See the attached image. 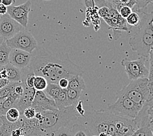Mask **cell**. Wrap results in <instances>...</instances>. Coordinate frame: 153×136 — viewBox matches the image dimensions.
<instances>
[{"label": "cell", "mask_w": 153, "mask_h": 136, "mask_svg": "<svg viewBox=\"0 0 153 136\" xmlns=\"http://www.w3.org/2000/svg\"><path fill=\"white\" fill-rule=\"evenodd\" d=\"M32 54L29 65L35 75L43 77L48 82L58 83L62 78L69 79L84 73L80 66L71 60L67 52H52L37 47Z\"/></svg>", "instance_id": "6da1fadb"}, {"label": "cell", "mask_w": 153, "mask_h": 136, "mask_svg": "<svg viewBox=\"0 0 153 136\" xmlns=\"http://www.w3.org/2000/svg\"><path fill=\"white\" fill-rule=\"evenodd\" d=\"M75 104L55 111L41 112L42 117L40 120L35 118L36 126L41 134L53 133L62 126H68L77 118Z\"/></svg>", "instance_id": "7a4b0ae2"}, {"label": "cell", "mask_w": 153, "mask_h": 136, "mask_svg": "<svg viewBox=\"0 0 153 136\" xmlns=\"http://www.w3.org/2000/svg\"><path fill=\"white\" fill-rule=\"evenodd\" d=\"M129 45L140 56L149 58L153 46V12L142 14L136 32L130 37Z\"/></svg>", "instance_id": "3957f363"}, {"label": "cell", "mask_w": 153, "mask_h": 136, "mask_svg": "<svg viewBox=\"0 0 153 136\" xmlns=\"http://www.w3.org/2000/svg\"><path fill=\"white\" fill-rule=\"evenodd\" d=\"M118 92L124 94L133 102L141 106L153 100V94L148 78L131 81L128 85Z\"/></svg>", "instance_id": "277c9868"}, {"label": "cell", "mask_w": 153, "mask_h": 136, "mask_svg": "<svg viewBox=\"0 0 153 136\" xmlns=\"http://www.w3.org/2000/svg\"><path fill=\"white\" fill-rule=\"evenodd\" d=\"M143 106L133 102L124 94L117 93L116 101L107 107V111L117 116L134 120Z\"/></svg>", "instance_id": "5b68a950"}, {"label": "cell", "mask_w": 153, "mask_h": 136, "mask_svg": "<svg viewBox=\"0 0 153 136\" xmlns=\"http://www.w3.org/2000/svg\"><path fill=\"white\" fill-rule=\"evenodd\" d=\"M85 126L90 136L98 135L101 133L107 134L108 132L111 113L107 110L92 111L85 115Z\"/></svg>", "instance_id": "8992f818"}, {"label": "cell", "mask_w": 153, "mask_h": 136, "mask_svg": "<svg viewBox=\"0 0 153 136\" xmlns=\"http://www.w3.org/2000/svg\"><path fill=\"white\" fill-rule=\"evenodd\" d=\"M147 58L140 56L137 60H131L125 58L121 61V65L125 69L128 79L130 81L142 78H148L149 68L145 65Z\"/></svg>", "instance_id": "52a82bcc"}, {"label": "cell", "mask_w": 153, "mask_h": 136, "mask_svg": "<svg viewBox=\"0 0 153 136\" xmlns=\"http://www.w3.org/2000/svg\"><path fill=\"white\" fill-rule=\"evenodd\" d=\"M5 42L11 48H18L31 54L38 47L37 42L33 35L25 29L5 40Z\"/></svg>", "instance_id": "ba28073f"}, {"label": "cell", "mask_w": 153, "mask_h": 136, "mask_svg": "<svg viewBox=\"0 0 153 136\" xmlns=\"http://www.w3.org/2000/svg\"><path fill=\"white\" fill-rule=\"evenodd\" d=\"M25 29L7 13L0 17V36L4 40L9 39L22 30Z\"/></svg>", "instance_id": "9c48e42d"}, {"label": "cell", "mask_w": 153, "mask_h": 136, "mask_svg": "<svg viewBox=\"0 0 153 136\" xmlns=\"http://www.w3.org/2000/svg\"><path fill=\"white\" fill-rule=\"evenodd\" d=\"M31 6L32 2L30 0H27L21 5L9 6L7 7V14L13 19L26 28L28 23V15Z\"/></svg>", "instance_id": "30bf717a"}, {"label": "cell", "mask_w": 153, "mask_h": 136, "mask_svg": "<svg viewBox=\"0 0 153 136\" xmlns=\"http://www.w3.org/2000/svg\"><path fill=\"white\" fill-rule=\"evenodd\" d=\"M31 107H32L36 111V112H43L47 111L58 109L53 98L48 97L44 91H39V90H36Z\"/></svg>", "instance_id": "8fae6325"}, {"label": "cell", "mask_w": 153, "mask_h": 136, "mask_svg": "<svg viewBox=\"0 0 153 136\" xmlns=\"http://www.w3.org/2000/svg\"><path fill=\"white\" fill-rule=\"evenodd\" d=\"M103 20L105 21L109 27L113 30L114 33L116 31L120 32L122 31H128L126 19L120 15L119 11L114 6L110 8L108 15L105 17Z\"/></svg>", "instance_id": "7c38bea8"}, {"label": "cell", "mask_w": 153, "mask_h": 136, "mask_svg": "<svg viewBox=\"0 0 153 136\" xmlns=\"http://www.w3.org/2000/svg\"><path fill=\"white\" fill-rule=\"evenodd\" d=\"M32 54L18 48H11L9 54V63L19 69L29 65Z\"/></svg>", "instance_id": "4fadbf2b"}, {"label": "cell", "mask_w": 153, "mask_h": 136, "mask_svg": "<svg viewBox=\"0 0 153 136\" xmlns=\"http://www.w3.org/2000/svg\"><path fill=\"white\" fill-rule=\"evenodd\" d=\"M22 85L24 87V92L22 95L20 96L15 106V107L19 110L21 115H22L24 110L32 106L35 94L36 92V90L34 88H30L23 84H22Z\"/></svg>", "instance_id": "5bb4252c"}, {"label": "cell", "mask_w": 153, "mask_h": 136, "mask_svg": "<svg viewBox=\"0 0 153 136\" xmlns=\"http://www.w3.org/2000/svg\"><path fill=\"white\" fill-rule=\"evenodd\" d=\"M20 75H21V83L30 88H33V82L36 75L32 68L30 65H27L26 68L20 69Z\"/></svg>", "instance_id": "9a60e30c"}, {"label": "cell", "mask_w": 153, "mask_h": 136, "mask_svg": "<svg viewBox=\"0 0 153 136\" xmlns=\"http://www.w3.org/2000/svg\"><path fill=\"white\" fill-rule=\"evenodd\" d=\"M19 97L20 96L18 95V94H16L13 90L11 93V94H10V95L4 100L1 107H0V115H1V116H3V115H4L5 116L7 111L9 109H11V108L13 107H15L16 102H18Z\"/></svg>", "instance_id": "2e32d148"}, {"label": "cell", "mask_w": 153, "mask_h": 136, "mask_svg": "<svg viewBox=\"0 0 153 136\" xmlns=\"http://www.w3.org/2000/svg\"><path fill=\"white\" fill-rule=\"evenodd\" d=\"M5 69L6 70L7 77L9 82H21V75H20V69L13 65L10 63L5 66Z\"/></svg>", "instance_id": "e0dca14e"}, {"label": "cell", "mask_w": 153, "mask_h": 136, "mask_svg": "<svg viewBox=\"0 0 153 136\" xmlns=\"http://www.w3.org/2000/svg\"><path fill=\"white\" fill-rule=\"evenodd\" d=\"M11 48L3 41L0 45V69L4 68L9 63V54Z\"/></svg>", "instance_id": "ac0fdd59"}, {"label": "cell", "mask_w": 153, "mask_h": 136, "mask_svg": "<svg viewBox=\"0 0 153 136\" xmlns=\"http://www.w3.org/2000/svg\"><path fill=\"white\" fill-rule=\"evenodd\" d=\"M68 88L74 90H81V91L85 90L86 88V86L84 79L82 78V76L75 75L69 79Z\"/></svg>", "instance_id": "d6986e66"}, {"label": "cell", "mask_w": 153, "mask_h": 136, "mask_svg": "<svg viewBox=\"0 0 153 136\" xmlns=\"http://www.w3.org/2000/svg\"><path fill=\"white\" fill-rule=\"evenodd\" d=\"M56 103V105L58 107V109H63L64 107H68L70 106L68 98H67V94H66V89H62L59 92L58 95L56 96L53 99Z\"/></svg>", "instance_id": "ffe728a7"}, {"label": "cell", "mask_w": 153, "mask_h": 136, "mask_svg": "<svg viewBox=\"0 0 153 136\" xmlns=\"http://www.w3.org/2000/svg\"><path fill=\"white\" fill-rule=\"evenodd\" d=\"M2 117V124L0 126V136H11V132L15 128V123H11L6 119L3 115Z\"/></svg>", "instance_id": "44dd1931"}, {"label": "cell", "mask_w": 153, "mask_h": 136, "mask_svg": "<svg viewBox=\"0 0 153 136\" xmlns=\"http://www.w3.org/2000/svg\"><path fill=\"white\" fill-rule=\"evenodd\" d=\"M66 94H67V98L70 106L76 104L79 100L80 97L81 96V90H74L71 88L66 89Z\"/></svg>", "instance_id": "7402d4cb"}, {"label": "cell", "mask_w": 153, "mask_h": 136, "mask_svg": "<svg viewBox=\"0 0 153 136\" xmlns=\"http://www.w3.org/2000/svg\"><path fill=\"white\" fill-rule=\"evenodd\" d=\"M21 116L22 115L20 114L19 110L15 107L9 109L5 114L6 119L11 123H15L19 121Z\"/></svg>", "instance_id": "603a6c76"}, {"label": "cell", "mask_w": 153, "mask_h": 136, "mask_svg": "<svg viewBox=\"0 0 153 136\" xmlns=\"http://www.w3.org/2000/svg\"><path fill=\"white\" fill-rule=\"evenodd\" d=\"M73 136H90L85 125L75 124L71 128Z\"/></svg>", "instance_id": "cb8c5ba5"}, {"label": "cell", "mask_w": 153, "mask_h": 136, "mask_svg": "<svg viewBox=\"0 0 153 136\" xmlns=\"http://www.w3.org/2000/svg\"><path fill=\"white\" fill-rule=\"evenodd\" d=\"M60 90L61 88L59 86L57 83L48 82L47 88L44 90V92L46 93L48 97L54 99L58 95V94L60 91Z\"/></svg>", "instance_id": "d4e9b609"}, {"label": "cell", "mask_w": 153, "mask_h": 136, "mask_svg": "<svg viewBox=\"0 0 153 136\" xmlns=\"http://www.w3.org/2000/svg\"><path fill=\"white\" fill-rule=\"evenodd\" d=\"M47 80L40 75H36L33 82V88L39 91H44L48 85Z\"/></svg>", "instance_id": "484cf974"}, {"label": "cell", "mask_w": 153, "mask_h": 136, "mask_svg": "<svg viewBox=\"0 0 153 136\" xmlns=\"http://www.w3.org/2000/svg\"><path fill=\"white\" fill-rule=\"evenodd\" d=\"M18 82H9L8 85L0 89V98L6 99L14 90L15 87L19 84Z\"/></svg>", "instance_id": "4316f807"}, {"label": "cell", "mask_w": 153, "mask_h": 136, "mask_svg": "<svg viewBox=\"0 0 153 136\" xmlns=\"http://www.w3.org/2000/svg\"><path fill=\"white\" fill-rule=\"evenodd\" d=\"M128 136H153V135L150 128L143 126L137 128L133 134Z\"/></svg>", "instance_id": "83f0119b"}, {"label": "cell", "mask_w": 153, "mask_h": 136, "mask_svg": "<svg viewBox=\"0 0 153 136\" xmlns=\"http://www.w3.org/2000/svg\"><path fill=\"white\" fill-rule=\"evenodd\" d=\"M141 18L137 13L132 12L130 15L126 19V23L132 27H135L139 25L140 22Z\"/></svg>", "instance_id": "f1b7e54d"}, {"label": "cell", "mask_w": 153, "mask_h": 136, "mask_svg": "<svg viewBox=\"0 0 153 136\" xmlns=\"http://www.w3.org/2000/svg\"><path fill=\"white\" fill-rule=\"evenodd\" d=\"M51 134L53 136H73L71 128L68 126H62Z\"/></svg>", "instance_id": "f546056e"}, {"label": "cell", "mask_w": 153, "mask_h": 136, "mask_svg": "<svg viewBox=\"0 0 153 136\" xmlns=\"http://www.w3.org/2000/svg\"><path fill=\"white\" fill-rule=\"evenodd\" d=\"M9 83V81L7 77V73L5 67L0 69V89Z\"/></svg>", "instance_id": "4dcf8cb0"}, {"label": "cell", "mask_w": 153, "mask_h": 136, "mask_svg": "<svg viewBox=\"0 0 153 136\" xmlns=\"http://www.w3.org/2000/svg\"><path fill=\"white\" fill-rule=\"evenodd\" d=\"M36 111L32 107H30L24 111L22 116L26 119H33L36 117Z\"/></svg>", "instance_id": "1f68e13d"}, {"label": "cell", "mask_w": 153, "mask_h": 136, "mask_svg": "<svg viewBox=\"0 0 153 136\" xmlns=\"http://www.w3.org/2000/svg\"><path fill=\"white\" fill-rule=\"evenodd\" d=\"M119 13L123 18L126 19L132 13V9L128 5H123L119 10Z\"/></svg>", "instance_id": "d6a6232c"}, {"label": "cell", "mask_w": 153, "mask_h": 136, "mask_svg": "<svg viewBox=\"0 0 153 136\" xmlns=\"http://www.w3.org/2000/svg\"><path fill=\"white\" fill-rule=\"evenodd\" d=\"M75 108L76 112H77L78 114H79L81 116L85 117V110L84 109L82 106V101L79 100L77 103L75 104Z\"/></svg>", "instance_id": "836d02e7"}, {"label": "cell", "mask_w": 153, "mask_h": 136, "mask_svg": "<svg viewBox=\"0 0 153 136\" xmlns=\"http://www.w3.org/2000/svg\"><path fill=\"white\" fill-rule=\"evenodd\" d=\"M149 62H150V67H149V73L148 79L149 81H153V55H149Z\"/></svg>", "instance_id": "e575fe53"}, {"label": "cell", "mask_w": 153, "mask_h": 136, "mask_svg": "<svg viewBox=\"0 0 153 136\" xmlns=\"http://www.w3.org/2000/svg\"><path fill=\"white\" fill-rule=\"evenodd\" d=\"M62 89H67L69 86V79L68 78H62L57 83Z\"/></svg>", "instance_id": "d590c367"}, {"label": "cell", "mask_w": 153, "mask_h": 136, "mask_svg": "<svg viewBox=\"0 0 153 136\" xmlns=\"http://www.w3.org/2000/svg\"><path fill=\"white\" fill-rule=\"evenodd\" d=\"M14 92H15L16 94H18L20 96L22 95V94L24 92V87L22 85L21 82H20L14 88Z\"/></svg>", "instance_id": "8d00e7d4"}, {"label": "cell", "mask_w": 153, "mask_h": 136, "mask_svg": "<svg viewBox=\"0 0 153 136\" xmlns=\"http://www.w3.org/2000/svg\"><path fill=\"white\" fill-rule=\"evenodd\" d=\"M85 6L87 8H94L96 7L94 0H82Z\"/></svg>", "instance_id": "74e56055"}, {"label": "cell", "mask_w": 153, "mask_h": 136, "mask_svg": "<svg viewBox=\"0 0 153 136\" xmlns=\"http://www.w3.org/2000/svg\"><path fill=\"white\" fill-rule=\"evenodd\" d=\"M7 13V7L0 3V15H4Z\"/></svg>", "instance_id": "f35d334b"}, {"label": "cell", "mask_w": 153, "mask_h": 136, "mask_svg": "<svg viewBox=\"0 0 153 136\" xmlns=\"http://www.w3.org/2000/svg\"><path fill=\"white\" fill-rule=\"evenodd\" d=\"M15 0H2L1 3L7 7H9V6L13 5V3H15Z\"/></svg>", "instance_id": "ab89813d"}, {"label": "cell", "mask_w": 153, "mask_h": 136, "mask_svg": "<svg viewBox=\"0 0 153 136\" xmlns=\"http://www.w3.org/2000/svg\"><path fill=\"white\" fill-rule=\"evenodd\" d=\"M37 136H53L51 134H42Z\"/></svg>", "instance_id": "60d3db41"}, {"label": "cell", "mask_w": 153, "mask_h": 136, "mask_svg": "<svg viewBox=\"0 0 153 136\" xmlns=\"http://www.w3.org/2000/svg\"><path fill=\"white\" fill-rule=\"evenodd\" d=\"M5 100V99H1V98H0V107H1L2 104H3V102H4V100Z\"/></svg>", "instance_id": "b9f144b4"}, {"label": "cell", "mask_w": 153, "mask_h": 136, "mask_svg": "<svg viewBox=\"0 0 153 136\" xmlns=\"http://www.w3.org/2000/svg\"><path fill=\"white\" fill-rule=\"evenodd\" d=\"M3 41H5V40H4V39H3V38L0 36V45H1V43H2V42Z\"/></svg>", "instance_id": "7bdbcfd3"}, {"label": "cell", "mask_w": 153, "mask_h": 136, "mask_svg": "<svg viewBox=\"0 0 153 136\" xmlns=\"http://www.w3.org/2000/svg\"><path fill=\"white\" fill-rule=\"evenodd\" d=\"M98 136H107V134L105 133H101L98 135Z\"/></svg>", "instance_id": "ee69618b"}, {"label": "cell", "mask_w": 153, "mask_h": 136, "mask_svg": "<svg viewBox=\"0 0 153 136\" xmlns=\"http://www.w3.org/2000/svg\"><path fill=\"white\" fill-rule=\"evenodd\" d=\"M1 124H2V117L1 115H0V126H1Z\"/></svg>", "instance_id": "f6af8a7d"}, {"label": "cell", "mask_w": 153, "mask_h": 136, "mask_svg": "<svg viewBox=\"0 0 153 136\" xmlns=\"http://www.w3.org/2000/svg\"><path fill=\"white\" fill-rule=\"evenodd\" d=\"M151 131H152V135H153V129H152Z\"/></svg>", "instance_id": "bcb514c9"}, {"label": "cell", "mask_w": 153, "mask_h": 136, "mask_svg": "<svg viewBox=\"0 0 153 136\" xmlns=\"http://www.w3.org/2000/svg\"><path fill=\"white\" fill-rule=\"evenodd\" d=\"M43 1H51V0H43Z\"/></svg>", "instance_id": "7dc6e473"}, {"label": "cell", "mask_w": 153, "mask_h": 136, "mask_svg": "<svg viewBox=\"0 0 153 136\" xmlns=\"http://www.w3.org/2000/svg\"><path fill=\"white\" fill-rule=\"evenodd\" d=\"M1 2H2V0H0V3H1Z\"/></svg>", "instance_id": "c3c4849f"}, {"label": "cell", "mask_w": 153, "mask_h": 136, "mask_svg": "<svg viewBox=\"0 0 153 136\" xmlns=\"http://www.w3.org/2000/svg\"><path fill=\"white\" fill-rule=\"evenodd\" d=\"M92 136H98V135H92Z\"/></svg>", "instance_id": "681fc988"}, {"label": "cell", "mask_w": 153, "mask_h": 136, "mask_svg": "<svg viewBox=\"0 0 153 136\" xmlns=\"http://www.w3.org/2000/svg\"><path fill=\"white\" fill-rule=\"evenodd\" d=\"M0 17H1V15H0Z\"/></svg>", "instance_id": "f907efd6"}]
</instances>
